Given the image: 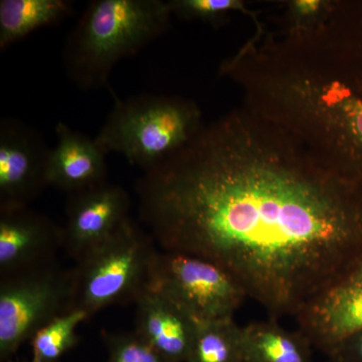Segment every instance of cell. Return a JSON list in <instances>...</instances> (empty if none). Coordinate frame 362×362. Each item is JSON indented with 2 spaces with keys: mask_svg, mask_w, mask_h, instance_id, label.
<instances>
[{
  "mask_svg": "<svg viewBox=\"0 0 362 362\" xmlns=\"http://www.w3.org/2000/svg\"><path fill=\"white\" fill-rule=\"evenodd\" d=\"M130 195L108 181L69 194L64 247L78 261L129 218Z\"/></svg>",
  "mask_w": 362,
  "mask_h": 362,
  "instance_id": "10",
  "label": "cell"
},
{
  "mask_svg": "<svg viewBox=\"0 0 362 362\" xmlns=\"http://www.w3.org/2000/svg\"><path fill=\"white\" fill-rule=\"evenodd\" d=\"M162 251L228 272L271 319L295 317L362 259V192L243 105L136 181Z\"/></svg>",
  "mask_w": 362,
  "mask_h": 362,
  "instance_id": "1",
  "label": "cell"
},
{
  "mask_svg": "<svg viewBox=\"0 0 362 362\" xmlns=\"http://www.w3.org/2000/svg\"><path fill=\"white\" fill-rule=\"evenodd\" d=\"M157 250L151 235L128 218L77 261L73 310L89 316L114 305L135 303L148 288Z\"/></svg>",
  "mask_w": 362,
  "mask_h": 362,
  "instance_id": "5",
  "label": "cell"
},
{
  "mask_svg": "<svg viewBox=\"0 0 362 362\" xmlns=\"http://www.w3.org/2000/svg\"><path fill=\"white\" fill-rule=\"evenodd\" d=\"M51 148L32 126L14 118L0 122V211L28 207L47 182Z\"/></svg>",
  "mask_w": 362,
  "mask_h": 362,
  "instance_id": "8",
  "label": "cell"
},
{
  "mask_svg": "<svg viewBox=\"0 0 362 362\" xmlns=\"http://www.w3.org/2000/svg\"><path fill=\"white\" fill-rule=\"evenodd\" d=\"M238 85L247 107L362 192V0L329 1L313 25L257 40Z\"/></svg>",
  "mask_w": 362,
  "mask_h": 362,
  "instance_id": "2",
  "label": "cell"
},
{
  "mask_svg": "<svg viewBox=\"0 0 362 362\" xmlns=\"http://www.w3.org/2000/svg\"><path fill=\"white\" fill-rule=\"evenodd\" d=\"M74 11L69 0H1L0 49L25 39L35 30L65 20Z\"/></svg>",
  "mask_w": 362,
  "mask_h": 362,
  "instance_id": "15",
  "label": "cell"
},
{
  "mask_svg": "<svg viewBox=\"0 0 362 362\" xmlns=\"http://www.w3.org/2000/svg\"><path fill=\"white\" fill-rule=\"evenodd\" d=\"M313 349L329 356L362 329V259L344 277L314 298L294 317Z\"/></svg>",
  "mask_w": 362,
  "mask_h": 362,
  "instance_id": "9",
  "label": "cell"
},
{
  "mask_svg": "<svg viewBox=\"0 0 362 362\" xmlns=\"http://www.w3.org/2000/svg\"><path fill=\"white\" fill-rule=\"evenodd\" d=\"M173 16L162 0H92L66 39V75L80 89H101L117 63L158 39Z\"/></svg>",
  "mask_w": 362,
  "mask_h": 362,
  "instance_id": "3",
  "label": "cell"
},
{
  "mask_svg": "<svg viewBox=\"0 0 362 362\" xmlns=\"http://www.w3.org/2000/svg\"><path fill=\"white\" fill-rule=\"evenodd\" d=\"M245 362H313L309 340L283 328L276 319L243 327Z\"/></svg>",
  "mask_w": 362,
  "mask_h": 362,
  "instance_id": "14",
  "label": "cell"
},
{
  "mask_svg": "<svg viewBox=\"0 0 362 362\" xmlns=\"http://www.w3.org/2000/svg\"><path fill=\"white\" fill-rule=\"evenodd\" d=\"M328 358L339 362H362V329L345 339Z\"/></svg>",
  "mask_w": 362,
  "mask_h": 362,
  "instance_id": "21",
  "label": "cell"
},
{
  "mask_svg": "<svg viewBox=\"0 0 362 362\" xmlns=\"http://www.w3.org/2000/svg\"><path fill=\"white\" fill-rule=\"evenodd\" d=\"M89 319L84 312L73 310L58 316L37 331L32 339L33 361L58 362L78 343L77 328Z\"/></svg>",
  "mask_w": 362,
  "mask_h": 362,
  "instance_id": "17",
  "label": "cell"
},
{
  "mask_svg": "<svg viewBox=\"0 0 362 362\" xmlns=\"http://www.w3.org/2000/svg\"><path fill=\"white\" fill-rule=\"evenodd\" d=\"M136 304L135 331L168 362H187L197 320L160 293L147 289Z\"/></svg>",
  "mask_w": 362,
  "mask_h": 362,
  "instance_id": "12",
  "label": "cell"
},
{
  "mask_svg": "<svg viewBox=\"0 0 362 362\" xmlns=\"http://www.w3.org/2000/svg\"><path fill=\"white\" fill-rule=\"evenodd\" d=\"M187 362H245L243 327L233 318L197 320Z\"/></svg>",
  "mask_w": 362,
  "mask_h": 362,
  "instance_id": "16",
  "label": "cell"
},
{
  "mask_svg": "<svg viewBox=\"0 0 362 362\" xmlns=\"http://www.w3.org/2000/svg\"><path fill=\"white\" fill-rule=\"evenodd\" d=\"M58 141L49 154L47 182L69 194L107 181L106 156L94 139L59 121Z\"/></svg>",
  "mask_w": 362,
  "mask_h": 362,
  "instance_id": "13",
  "label": "cell"
},
{
  "mask_svg": "<svg viewBox=\"0 0 362 362\" xmlns=\"http://www.w3.org/2000/svg\"><path fill=\"white\" fill-rule=\"evenodd\" d=\"M326 0H293L289 6L290 25L288 28H299L311 25L318 21L327 9Z\"/></svg>",
  "mask_w": 362,
  "mask_h": 362,
  "instance_id": "20",
  "label": "cell"
},
{
  "mask_svg": "<svg viewBox=\"0 0 362 362\" xmlns=\"http://www.w3.org/2000/svg\"><path fill=\"white\" fill-rule=\"evenodd\" d=\"M74 271L56 264L0 278V361L47 323L73 311Z\"/></svg>",
  "mask_w": 362,
  "mask_h": 362,
  "instance_id": "6",
  "label": "cell"
},
{
  "mask_svg": "<svg viewBox=\"0 0 362 362\" xmlns=\"http://www.w3.org/2000/svg\"><path fill=\"white\" fill-rule=\"evenodd\" d=\"M30 362H35V361H30Z\"/></svg>",
  "mask_w": 362,
  "mask_h": 362,
  "instance_id": "23",
  "label": "cell"
},
{
  "mask_svg": "<svg viewBox=\"0 0 362 362\" xmlns=\"http://www.w3.org/2000/svg\"><path fill=\"white\" fill-rule=\"evenodd\" d=\"M197 103L180 97L140 95L115 105L95 142L105 156L121 154L147 171L165 160L201 129Z\"/></svg>",
  "mask_w": 362,
  "mask_h": 362,
  "instance_id": "4",
  "label": "cell"
},
{
  "mask_svg": "<svg viewBox=\"0 0 362 362\" xmlns=\"http://www.w3.org/2000/svg\"><path fill=\"white\" fill-rule=\"evenodd\" d=\"M108 362H168L135 332H103Z\"/></svg>",
  "mask_w": 362,
  "mask_h": 362,
  "instance_id": "19",
  "label": "cell"
},
{
  "mask_svg": "<svg viewBox=\"0 0 362 362\" xmlns=\"http://www.w3.org/2000/svg\"><path fill=\"white\" fill-rule=\"evenodd\" d=\"M326 362H339V361H335V359L328 358V361Z\"/></svg>",
  "mask_w": 362,
  "mask_h": 362,
  "instance_id": "22",
  "label": "cell"
},
{
  "mask_svg": "<svg viewBox=\"0 0 362 362\" xmlns=\"http://www.w3.org/2000/svg\"><path fill=\"white\" fill-rule=\"evenodd\" d=\"M173 14L185 20L204 21L216 23L225 21L233 11L246 13L245 2L240 0H170Z\"/></svg>",
  "mask_w": 362,
  "mask_h": 362,
  "instance_id": "18",
  "label": "cell"
},
{
  "mask_svg": "<svg viewBox=\"0 0 362 362\" xmlns=\"http://www.w3.org/2000/svg\"><path fill=\"white\" fill-rule=\"evenodd\" d=\"M147 289L160 293L199 321L233 318L247 298L221 267L175 252L157 251Z\"/></svg>",
  "mask_w": 362,
  "mask_h": 362,
  "instance_id": "7",
  "label": "cell"
},
{
  "mask_svg": "<svg viewBox=\"0 0 362 362\" xmlns=\"http://www.w3.org/2000/svg\"><path fill=\"white\" fill-rule=\"evenodd\" d=\"M64 230L28 207L0 211V278L56 264Z\"/></svg>",
  "mask_w": 362,
  "mask_h": 362,
  "instance_id": "11",
  "label": "cell"
}]
</instances>
